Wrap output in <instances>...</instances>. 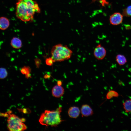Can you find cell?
<instances>
[{"label": "cell", "instance_id": "1", "mask_svg": "<svg viewBox=\"0 0 131 131\" xmlns=\"http://www.w3.org/2000/svg\"><path fill=\"white\" fill-rule=\"evenodd\" d=\"M40 11L38 3L34 0H18L16 3V16L24 22L32 21L35 13Z\"/></svg>", "mask_w": 131, "mask_h": 131}, {"label": "cell", "instance_id": "2", "mask_svg": "<svg viewBox=\"0 0 131 131\" xmlns=\"http://www.w3.org/2000/svg\"><path fill=\"white\" fill-rule=\"evenodd\" d=\"M62 107L59 106L56 110H46L41 115L39 120L42 125L46 126L56 127L63 121L60 115Z\"/></svg>", "mask_w": 131, "mask_h": 131}, {"label": "cell", "instance_id": "3", "mask_svg": "<svg viewBox=\"0 0 131 131\" xmlns=\"http://www.w3.org/2000/svg\"><path fill=\"white\" fill-rule=\"evenodd\" d=\"M51 54V57L54 62L69 59L72 55L73 52L67 45L58 44L53 47Z\"/></svg>", "mask_w": 131, "mask_h": 131}, {"label": "cell", "instance_id": "4", "mask_svg": "<svg viewBox=\"0 0 131 131\" xmlns=\"http://www.w3.org/2000/svg\"><path fill=\"white\" fill-rule=\"evenodd\" d=\"M8 114L7 121V127L9 130L11 131H21L26 130L27 127L23 123L25 119L20 118L13 114L11 110L6 112Z\"/></svg>", "mask_w": 131, "mask_h": 131}, {"label": "cell", "instance_id": "5", "mask_svg": "<svg viewBox=\"0 0 131 131\" xmlns=\"http://www.w3.org/2000/svg\"><path fill=\"white\" fill-rule=\"evenodd\" d=\"M106 51L105 48L101 44L98 45L95 48L93 55L98 60H102L105 57Z\"/></svg>", "mask_w": 131, "mask_h": 131}, {"label": "cell", "instance_id": "6", "mask_svg": "<svg viewBox=\"0 0 131 131\" xmlns=\"http://www.w3.org/2000/svg\"><path fill=\"white\" fill-rule=\"evenodd\" d=\"M123 16L120 13H115L110 16V23L114 25H117L120 24L123 20Z\"/></svg>", "mask_w": 131, "mask_h": 131}, {"label": "cell", "instance_id": "7", "mask_svg": "<svg viewBox=\"0 0 131 131\" xmlns=\"http://www.w3.org/2000/svg\"><path fill=\"white\" fill-rule=\"evenodd\" d=\"M82 117H87L92 115L94 113L93 111L89 105L83 104L80 110Z\"/></svg>", "mask_w": 131, "mask_h": 131}, {"label": "cell", "instance_id": "8", "mask_svg": "<svg viewBox=\"0 0 131 131\" xmlns=\"http://www.w3.org/2000/svg\"><path fill=\"white\" fill-rule=\"evenodd\" d=\"M64 89L61 86L56 85L53 88L52 93L53 96L56 98H59L62 96L64 94Z\"/></svg>", "mask_w": 131, "mask_h": 131}, {"label": "cell", "instance_id": "9", "mask_svg": "<svg viewBox=\"0 0 131 131\" xmlns=\"http://www.w3.org/2000/svg\"><path fill=\"white\" fill-rule=\"evenodd\" d=\"M80 111L79 108L76 106H72L70 107L68 111V114L71 118L76 119L79 116Z\"/></svg>", "mask_w": 131, "mask_h": 131}, {"label": "cell", "instance_id": "10", "mask_svg": "<svg viewBox=\"0 0 131 131\" xmlns=\"http://www.w3.org/2000/svg\"><path fill=\"white\" fill-rule=\"evenodd\" d=\"M9 25V21L8 18L4 17H0V29L6 30L8 28Z\"/></svg>", "mask_w": 131, "mask_h": 131}, {"label": "cell", "instance_id": "11", "mask_svg": "<svg viewBox=\"0 0 131 131\" xmlns=\"http://www.w3.org/2000/svg\"><path fill=\"white\" fill-rule=\"evenodd\" d=\"M10 44L11 46L15 49H19L21 48L22 46L21 40L17 37H14L11 41Z\"/></svg>", "mask_w": 131, "mask_h": 131}, {"label": "cell", "instance_id": "12", "mask_svg": "<svg viewBox=\"0 0 131 131\" xmlns=\"http://www.w3.org/2000/svg\"><path fill=\"white\" fill-rule=\"evenodd\" d=\"M116 60L117 63L120 66L123 65L127 62V60L125 57L121 54H118L116 56Z\"/></svg>", "mask_w": 131, "mask_h": 131}, {"label": "cell", "instance_id": "13", "mask_svg": "<svg viewBox=\"0 0 131 131\" xmlns=\"http://www.w3.org/2000/svg\"><path fill=\"white\" fill-rule=\"evenodd\" d=\"M20 72L23 74L25 75L27 78L31 77L30 74L31 69L30 67L24 66L21 68Z\"/></svg>", "mask_w": 131, "mask_h": 131}, {"label": "cell", "instance_id": "14", "mask_svg": "<svg viewBox=\"0 0 131 131\" xmlns=\"http://www.w3.org/2000/svg\"><path fill=\"white\" fill-rule=\"evenodd\" d=\"M123 106L126 112H131V98L125 100L123 103Z\"/></svg>", "mask_w": 131, "mask_h": 131}, {"label": "cell", "instance_id": "15", "mask_svg": "<svg viewBox=\"0 0 131 131\" xmlns=\"http://www.w3.org/2000/svg\"><path fill=\"white\" fill-rule=\"evenodd\" d=\"M119 96L118 93L115 90H111L109 91L106 95V98L109 99L113 97H117Z\"/></svg>", "mask_w": 131, "mask_h": 131}, {"label": "cell", "instance_id": "16", "mask_svg": "<svg viewBox=\"0 0 131 131\" xmlns=\"http://www.w3.org/2000/svg\"><path fill=\"white\" fill-rule=\"evenodd\" d=\"M8 73L7 71L5 68H0V79H3L5 78L7 76Z\"/></svg>", "mask_w": 131, "mask_h": 131}, {"label": "cell", "instance_id": "17", "mask_svg": "<svg viewBox=\"0 0 131 131\" xmlns=\"http://www.w3.org/2000/svg\"><path fill=\"white\" fill-rule=\"evenodd\" d=\"M122 15L126 16H131V5L124 9Z\"/></svg>", "mask_w": 131, "mask_h": 131}, {"label": "cell", "instance_id": "18", "mask_svg": "<svg viewBox=\"0 0 131 131\" xmlns=\"http://www.w3.org/2000/svg\"><path fill=\"white\" fill-rule=\"evenodd\" d=\"M45 62L46 64L49 66L52 65L53 63L54 62L51 57L46 58Z\"/></svg>", "mask_w": 131, "mask_h": 131}, {"label": "cell", "instance_id": "19", "mask_svg": "<svg viewBox=\"0 0 131 131\" xmlns=\"http://www.w3.org/2000/svg\"><path fill=\"white\" fill-rule=\"evenodd\" d=\"M35 63L36 67L38 68L40 65L41 61L40 59L36 58L35 60Z\"/></svg>", "mask_w": 131, "mask_h": 131}, {"label": "cell", "instance_id": "20", "mask_svg": "<svg viewBox=\"0 0 131 131\" xmlns=\"http://www.w3.org/2000/svg\"><path fill=\"white\" fill-rule=\"evenodd\" d=\"M8 115V114L7 112L5 113H2L0 112V117L2 116L5 117H7Z\"/></svg>", "mask_w": 131, "mask_h": 131}, {"label": "cell", "instance_id": "21", "mask_svg": "<svg viewBox=\"0 0 131 131\" xmlns=\"http://www.w3.org/2000/svg\"><path fill=\"white\" fill-rule=\"evenodd\" d=\"M101 1L102 4L103 5H104L105 4H107L108 3L107 2L106 0H99Z\"/></svg>", "mask_w": 131, "mask_h": 131}, {"label": "cell", "instance_id": "22", "mask_svg": "<svg viewBox=\"0 0 131 131\" xmlns=\"http://www.w3.org/2000/svg\"><path fill=\"white\" fill-rule=\"evenodd\" d=\"M57 84L59 86H61L62 84V82L61 81H58L57 82Z\"/></svg>", "mask_w": 131, "mask_h": 131}]
</instances>
